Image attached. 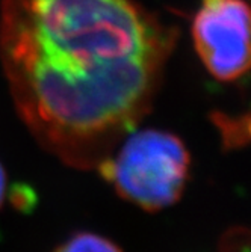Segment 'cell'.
<instances>
[{
  "mask_svg": "<svg viewBox=\"0 0 251 252\" xmlns=\"http://www.w3.org/2000/svg\"><path fill=\"white\" fill-rule=\"evenodd\" d=\"M218 126L221 127V131L225 137V141L229 145H239L242 142L247 141L248 137V131L242 130V127H248V120L245 118L244 123H241L239 120H230V118H224V121H219L216 118Z\"/></svg>",
  "mask_w": 251,
  "mask_h": 252,
  "instance_id": "cell-5",
  "label": "cell"
},
{
  "mask_svg": "<svg viewBox=\"0 0 251 252\" xmlns=\"http://www.w3.org/2000/svg\"><path fill=\"white\" fill-rule=\"evenodd\" d=\"M192 39L206 70L218 80L242 77L250 66V8L244 0H203Z\"/></svg>",
  "mask_w": 251,
  "mask_h": 252,
  "instance_id": "cell-3",
  "label": "cell"
},
{
  "mask_svg": "<svg viewBox=\"0 0 251 252\" xmlns=\"http://www.w3.org/2000/svg\"><path fill=\"white\" fill-rule=\"evenodd\" d=\"M99 169L121 196L145 210H159L183 192L189 154L174 134L144 130L126 139L115 157L103 160Z\"/></svg>",
  "mask_w": 251,
  "mask_h": 252,
  "instance_id": "cell-2",
  "label": "cell"
},
{
  "mask_svg": "<svg viewBox=\"0 0 251 252\" xmlns=\"http://www.w3.org/2000/svg\"><path fill=\"white\" fill-rule=\"evenodd\" d=\"M6 195V177H5V171L0 165V205H2L3 199Z\"/></svg>",
  "mask_w": 251,
  "mask_h": 252,
  "instance_id": "cell-6",
  "label": "cell"
},
{
  "mask_svg": "<svg viewBox=\"0 0 251 252\" xmlns=\"http://www.w3.org/2000/svg\"><path fill=\"white\" fill-rule=\"evenodd\" d=\"M55 252H120V249L100 236L83 233L72 237Z\"/></svg>",
  "mask_w": 251,
  "mask_h": 252,
  "instance_id": "cell-4",
  "label": "cell"
},
{
  "mask_svg": "<svg viewBox=\"0 0 251 252\" xmlns=\"http://www.w3.org/2000/svg\"><path fill=\"white\" fill-rule=\"evenodd\" d=\"M177 28L136 0H0L17 110L61 158L100 165L148 112Z\"/></svg>",
  "mask_w": 251,
  "mask_h": 252,
  "instance_id": "cell-1",
  "label": "cell"
}]
</instances>
